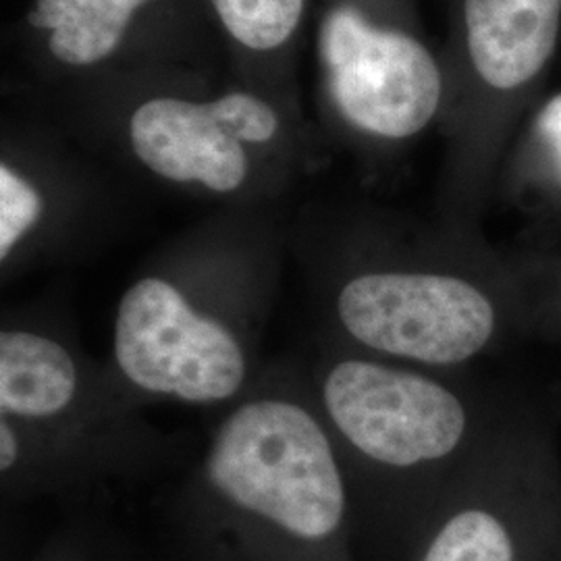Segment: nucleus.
Here are the masks:
<instances>
[{"label":"nucleus","instance_id":"obj_1","mask_svg":"<svg viewBox=\"0 0 561 561\" xmlns=\"http://www.w3.org/2000/svg\"><path fill=\"white\" fill-rule=\"evenodd\" d=\"M181 505L233 561H347L352 489L306 368H262L225 408Z\"/></svg>","mask_w":561,"mask_h":561},{"label":"nucleus","instance_id":"obj_2","mask_svg":"<svg viewBox=\"0 0 561 561\" xmlns=\"http://www.w3.org/2000/svg\"><path fill=\"white\" fill-rule=\"evenodd\" d=\"M141 405L57 314L34 308L4 314L0 481L7 495L67 491L152 466L161 433Z\"/></svg>","mask_w":561,"mask_h":561},{"label":"nucleus","instance_id":"obj_3","mask_svg":"<svg viewBox=\"0 0 561 561\" xmlns=\"http://www.w3.org/2000/svg\"><path fill=\"white\" fill-rule=\"evenodd\" d=\"M273 306V277L243 262L141 273L115 306L108 366L141 403L227 408L261 377Z\"/></svg>","mask_w":561,"mask_h":561},{"label":"nucleus","instance_id":"obj_4","mask_svg":"<svg viewBox=\"0 0 561 561\" xmlns=\"http://www.w3.org/2000/svg\"><path fill=\"white\" fill-rule=\"evenodd\" d=\"M306 375L352 493L433 477L468 442L466 401L421 366L324 343Z\"/></svg>","mask_w":561,"mask_h":561},{"label":"nucleus","instance_id":"obj_5","mask_svg":"<svg viewBox=\"0 0 561 561\" xmlns=\"http://www.w3.org/2000/svg\"><path fill=\"white\" fill-rule=\"evenodd\" d=\"M317 306L331 345L421 368L477 358L497 310L477 283L428 268H358L322 280Z\"/></svg>","mask_w":561,"mask_h":561},{"label":"nucleus","instance_id":"obj_6","mask_svg":"<svg viewBox=\"0 0 561 561\" xmlns=\"http://www.w3.org/2000/svg\"><path fill=\"white\" fill-rule=\"evenodd\" d=\"M329 94L343 119L370 136L403 140L435 117L442 73L424 44L337 7L319 36Z\"/></svg>","mask_w":561,"mask_h":561},{"label":"nucleus","instance_id":"obj_7","mask_svg":"<svg viewBox=\"0 0 561 561\" xmlns=\"http://www.w3.org/2000/svg\"><path fill=\"white\" fill-rule=\"evenodd\" d=\"M412 561H561V514L535 495L454 489L416 528Z\"/></svg>","mask_w":561,"mask_h":561},{"label":"nucleus","instance_id":"obj_8","mask_svg":"<svg viewBox=\"0 0 561 561\" xmlns=\"http://www.w3.org/2000/svg\"><path fill=\"white\" fill-rule=\"evenodd\" d=\"M129 146L159 180L236 196L250 181L245 146L213 119L208 104L181 99L144 102L129 119Z\"/></svg>","mask_w":561,"mask_h":561},{"label":"nucleus","instance_id":"obj_9","mask_svg":"<svg viewBox=\"0 0 561 561\" xmlns=\"http://www.w3.org/2000/svg\"><path fill=\"white\" fill-rule=\"evenodd\" d=\"M463 15L479 76L497 90H514L553 55L561 0H466Z\"/></svg>","mask_w":561,"mask_h":561},{"label":"nucleus","instance_id":"obj_10","mask_svg":"<svg viewBox=\"0 0 561 561\" xmlns=\"http://www.w3.org/2000/svg\"><path fill=\"white\" fill-rule=\"evenodd\" d=\"M222 27L241 46L275 50L294 36L306 0H210Z\"/></svg>","mask_w":561,"mask_h":561},{"label":"nucleus","instance_id":"obj_11","mask_svg":"<svg viewBox=\"0 0 561 561\" xmlns=\"http://www.w3.org/2000/svg\"><path fill=\"white\" fill-rule=\"evenodd\" d=\"M46 198L41 185L9 162L0 164V262L7 268L44 221Z\"/></svg>","mask_w":561,"mask_h":561},{"label":"nucleus","instance_id":"obj_12","mask_svg":"<svg viewBox=\"0 0 561 561\" xmlns=\"http://www.w3.org/2000/svg\"><path fill=\"white\" fill-rule=\"evenodd\" d=\"M206 104L213 119L243 146H262L275 140L279 134L277 113L254 94L231 92Z\"/></svg>","mask_w":561,"mask_h":561},{"label":"nucleus","instance_id":"obj_13","mask_svg":"<svg viewBox=\"0 0 561 561\" xmlns=\"http://www.w3.org/2000/svg\"><path fill=\"white\" fill-rule=\"evenodd\" d=\"M539 131L556 157L561 178V94L553 96L542 106L539 115Z\"/></svg>","mask_w":561,"mask_h":561}]
</instances>
